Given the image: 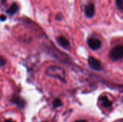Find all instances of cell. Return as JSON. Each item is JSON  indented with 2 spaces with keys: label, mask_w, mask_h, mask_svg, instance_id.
<instances>
[{
  "label": "cell",
  "mask_w": 123,
  "mask_h": 122,
  "mask_svg": "<svg viewBox=\"0 0 123 122\" xmlns=\"http://www.w3.org/2000/svg\"><path fill=\"white\" fill-rule=\"evenodd\" d=\"M45 73L48 76L55 78L57 79H59L62 82L66 81V79H65L66 73H65L64 70L59 66H56V65L49 66L46 69Z\"/></svg>",
  "instance_id": "cell-1"
},
{
  "label": "cell",
  "mask_w": 123,
  "mask_h": 122,
  "mask_svg": "<svg viewBox=\"0 0 123 122\" xmlns=\"http://www.w3.org/2000/svg\"><path fill=\"white\" fill-rule=\"evenodd\" d=\"M110 58L113 61L120 60L123 58V46L117 45L114 47L110 52Z\"/></svg>",
  "instance_id": "cell-2"
},
{
  "label": "cell",
  "mask_w": 123,
  "mask_h": 122,
  "mask_svg": "<svg viewBox=\"0 0 123 122\" xmlns=\"http://www.w3.org/2000/svg\"><path fill=\"white\" fill-rule=\"evenodd\" d=\"M84 12L86 17L92 18L95 15V6L92 2H88L84 7Z\"/></svg>",
  "instance_id": "cell-3"
},
{
  "label": "cell",
  "mask_w": 123,
  "mask_h": 122,
  "mask_svg": "<svg viewBox=\"0 0 123 122\" xmlns=\"http://www.w3.org/2000/svg\"><path fill=\"white\" fill-rule=\"evenodd\" d=\"M87 43H88L89 47L91 49L94 50L99 49L101 45H102L101 41L99 39L95 38V37H90V38H89V40L87 41Z\"/></svg>",
  "instance_id": "cell-4"
},
{
  "label": "cell",
  "mask_w": 123,
  "mask_h": 122,
  "mask_svg": "<svg viewBox=\"0 0 123 122\" xmlns=\"http://www.w3.org/2000/svg\"><path fill=\"white\" fill-rule=\"evenodd\" d=\"M88 63L89 66L96 70H99L102 69V65L100 62L94 57H89L88 59Z\"/></svg>",
  "instance_id": "cell-5"
},
{
  "label": "cell",
  "mask_w": 123,
  "mask_h": 122,
  "mask_svg": "<svg viewBox=\"0 0 123 122\" xmlns=\"http://www.w3.org/2000/svg\"><path fill=\"white\" fill-rule=\"evenodd\" d=\"M12 102L16 104L19 108L20 109H23L25 106V101L23 99H22L20 96H14L12 98Z\"/></svg>",
  "instance_id": "cell-6"
},
{
  "label": "cell",
  "mask_w": 123,
  "mask_h": 122,
  "mask_svg": "<svg viewBox=\"0 0 123 122\" xmlns=\"http://www.w3.org/2000/svg\"><path fill=\"white\" fill-rule=\"evenodd\" d=\"M57 41L59 43L61 46H62L64 48H68L70 46V42L69 41L63 36H59L57 37Z\"/></svg>",
  "instance_id": "cell-7"
},
{
  "label": "cell",
  "mask_w": 123,
  "mask_h": 122,
  "mask_svg": "<svg viewBox=\"0 0 123 122\" xmlns=\"http://www.w3.org/2000/svg\"><path fill=\"white\" fill-rule=\"evenodd\" d=\"M19 9V6L17 5V4L16 2H14L6 10V13H7L9 15H13Z\"/></svg>",
  "instance_id": "cell-8"
},
{
  "label": "cell",
  "mask_w": 123,
  "mask_h": 122,
  "mask_svg": "<svg viewBox=\"0 0 123 122\" xmlns=\"http://www.w3.org/2000/svg\"><path fill=\"white\" fill-rule=\"evenodd\" d=\"M100 101L102 104L103 106H105V107L108 108V107H110L112 106V102L107 98V97H102L100 99Z\"/></svg>",
  "instance_id": "cell-9"
},
{
  "label": "cell",
  "mask_w": 123,
  "mask_h": 122,
  "mask_svg": "<svg viewBox=\"0 0 123 122\" xmlns=\"http://www.w3.org/2000/svg\"><path fill=\"white\" fill-rule=\"evenodd\" d=\"M115 4L117 6V8L123 12V0H115Z\"/></svg>",
  "instance_id": "cell-10"
},
{
  "label": "cell",
  "mask_w": 123,
  "mask_h": 122,
  "mask_svg": "<svg viewBox=\"0 0 123 122\" xmlns=\"http://www.w3.org/2000/svg\"><path fill=\"white\" fill-rule=\"evenodd\" d=\"M61 105H62V102H61V101L60 99H55V100L53 101V106L54 108H58V107L61 106Z\"/></svg>",
  "instance_id": "cell-11"
},
{
  "label": "cell",
  "mask_w": 123,
  "mask_h": 122,
  "mask_svg": "<svg viewBox=\"0 0 123 122\" xmlns=\"http://www.w3.org/2000/svg\"><path fill=\"white\" fill-rule=\"evenodd\" d=\"M55 19L57 20H58V21H61V20H62L63 19V14L61 13H58L55 16Z\"/></svg>",
  "instance_id": "cell-12"
},
{
  "label": "cell",
  "mask_w": 123,
  "mask_h": 122,
  "mask_svg": "<svg viewBox=\"0 0 123 122\" xmlns=\"http://www.w3.org/2000/svg\"><path fill=\"white\" fill-rule=\"evenodd\" d=\"M6 64V60L3 58H0V67L4 66Z\"/></svg>",
  "instance_id": "cell-13"
},
{
  "label": "cell",
  "mask_w": 123,
  "mask_h": 122,
  "mask_svg": "<svg viewBox=\"0 0 123 122\" xmlns=\"http://www.w3.org/2000/svg\"><path fill=\"white\" fill-rule=\"evenodd\" d=\"M6 17L5 16V15H4V14H1V16H0V20L1 21H4V20H6Z\"/></svg>",
  "instance_id": "cell-14"
},
{
  "label": "cell",
  "mask_w": 123,
  "mask_h": 122,
  "mask_svg": "<svg viewBox=\"0 0 123 122\" xmlns=\"http://www.w3.org/2000/svg\"><path fill=\"white\" fill-rule=\"evenodd\" d=\"M75 122H87L86 120H78V121H76Z\"/></svg>",
  "instance_id": "cell-15"
},
{
  "label": "cell",
  "mask_w": 123,
  "mask_h": 122,
  "mask_svg": "<svg viewBox=\"0 0 123 122\" xmlns=\"http://www.w3.org/2000/svg\"><path fill=\"white\" fill-rule=\"evenodd\" d=\"M14 122V121H12V120H11V119H7V120H5V122Z\"/></svg>",
  "instance_id": "cell-16"
}]
</instances>
